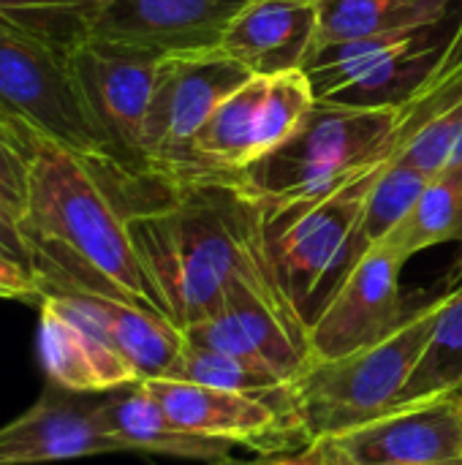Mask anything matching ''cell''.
I'll use <instances>...</instances> for the list:
<instances>
[{
  "label": "cell",
  "mask_w": 462,
  "mask_h": 465,
  "mask_svg": "<svg viewBox=\"0 0 462 465\" xmlns=\"http://www.w3.org/2000/svg\"><path fill=\"white\" fill-rule=\"evenodd\" d=\"M128 229L180 330L223 311L237 283L283 294L267 253L264 207L242 185V174L172 185L166 199L128 218Z\"/></svg>",
  "instance_id": "1"
},
{
  "label": "cell",
  "mask_w": 462,
  "mask_h": 465,
  "mask_svg": "<svg viewBox=\"0 0 462 465\" xmlns=\"http://www.w3.org/2000/svg\"><path fill=\"white\" fill-rule=\"evenodd\" d=\"M19 229L41 297L106 294L166 316L95 161L41 139L30 161V193Z\"/></svg>",
  "instance_id": "2"
},
{
  "label": "cell",
  "mask_w": 462,
  "mask_h": 465,
  "mask_svg": "<svg viewBox=\"0 0 462 465\" xmlns=\"http://www.w3.org/2000/svg\"><path fill=\"white\" fill-rule=\"evenodd\" d=\"M403 147L400 106L316 101L300 131L242 172L264 213L319 199L395 158Z\"/></svg>",
  "instance_id": "3"
},
{
  "label": "cell",
  "mask_w": 462,
  "mask_h": 465,
  "mask_svg": "<svg viewBox=\"0 0 462 465\" xmlns=\"http://www.w3.org/2000/svg\"><path fill=\"white\" fill-rule=\"evenodd\" d=\"M436 316L438 297L408 313L387 338L346 357L305 365L291 379V392L308 439L319 444L389 414L430 343Z\"/></svg>",
  "instance_id": "4"
},
{
  "label": "cell",
  "mask_w": 462,
  "mask_h": 465,
  "mask_svg": "<svg viewBox=\"0 0 462 465\" xmlns=\"http://www.w3.org/2000/svg\"><path fill=\"white\" fill-rule=\"evenodd\" d=\"M460 54L462 3L419 27L316 49L302 71L316 101L368 109L403 106Z\"/></svg>",
  "instance_id": "5"
},
{
  "label": "cell",
  "mask_w": 462,
  "mask_h": 465,
  "mask_svg": "<svg viewBox=\"0 0 462 465\" xmlns=\"http://www.w3.org/2000/svg\"><path fill=\"white\" fill-rule=\"evenodd\" d=\"M381 166L319 199L264 213V240L275 281L305 327L321 313L346 275V253Z\"/></svg>",
  "instance_id": "6"
},
{
  "label": "cell",
  "mask_w": 462,
  "mask_h": 465,
  "mask_svg": "<svg viewBox=\"0 0 462 465\" xmlns=\"http://www.w3.org/2000/svg\"><path fill=\"white\" fill-rule=\"evenodd\" d=\"M0 123L30 150L52 139L106 163L68 71V52L0 16Z\"/></svg>",
  "instance_id": "7"
},
{
  "label": "cell",
  "mask_w": 462,
  "mask_h": 465,
  "mask_svg": "<svg viewBox=\"0 0 462 465\" xmlns=\"http://www.w3.org/2000/svg\"><path fill=\"white\" fill-rule=\"evenodd\" d=\"M251 76L218 49L161 57L144 123V174L169 185L215 177L193 161V139L212 109Z\"/></svg>",
  "instance_id": "8"
},
{
  "label": "cell",
  "mask_w": 462,
  "mask_h": 465,
  "mask_svg": "<svg viewBox=\"0 0 462 465\" xmlns=\"http://www.w3.org/2000/svg\"><path fill=\"white\" fill-rule=\"evenodd\" d=\"M161 54L87 35L68 52L76 98L106 163L144 174V123Z\"/></svg>",
  "instance_id": "9"
},
{
  "label": "cell",
  "mask_w": 462,
  "mask_h": 465,
  "mask_svg": "<svg viewBox=\"0 0 462 465\" xmlns=\"http://www.w3.org/2000/svg\"><path fill=\"white\" fill-rule=\"evenodd\" d=\"M142 384L169 420L188 433L226 441L231 447H248L264 458H280L289 452L305 455L313 447L300 414L272 401L166 376L144 379Z\"/></svg>",
  "instance_id": "10"
},
{
  "label": "cell",
  "mask_w": 462,
  "mask_h": 465,
  "mask_svg": "<svg viewBox=\"0 0 462 465\" xmlns=\"http://www.w3.org/2000/svg\"><path fill=\"white\" fill-rule=\"evenodd\" d=\"M308 327L291 302L251 283H237L215 316L182 330L185 343L229 354L291 381L308 365Z\"/></svg>",
  "instance_id": "11"
},
{
  "label": "cell",
  "mask_w": 462,
  "mask_h": 465,
  "mask_svg": "<svg viewBox=\"0 0 462 465\" xmlns=\"http://www.w3.org/2000/svg\"><path fill=\"white\" fill-rule=\"evenodd\" d=\"M403 267L406 259L384 242L373 245L354 264L308 327V365L359 351L403 324L408 316L400 292Z\"/></svg>",
  "instance_id": "12"
},
{
  "label": "cell",
  "mask_w": 462,
  "mask_h": 465,
  "mask_svg": "<svg viewBox=\"0 0 462 465\" xmlns=\"http://www.w3.org/2000/svg\"><path fill=\"white\" fill-rule=\"evenodd\" d=\"M327 444L357 465H462V392L392 409Z\"/></svg>",
  "instance_id": "13"
},
{
  "label": "cell",
  "mask_w": 462,
  "mask_h": 465,
  "mask_svg": "<svg viewBox=\"0 0 462 465\" xmlns=\"http://www.w3.org/2000/svg\"><path fill=\"white\" fill-rule=\"evenodd\" d=\"M251 0H103L90 35L144 52L182 54L218 49L231 19Z\"/></svg>",
  "instance_id": "14"
},
{
  "label": "cell",
  "mask_w": 462,
  "mask_h": 465,
  "mask_svg": "<svg viewBox=\"0 0 462 465\" xmlns=\"http://www.w3.org/2000/svg\"><path fill=\"white\" fill-rule=\"evenodd\" d=\"M123 452L101 420L98 401L49 387L22 417L0 428V465H38Z\"/></svg>",
  "instance_id": "15"
},
{
  "label": "cell",
  "mask_w": 462,
  "mask_h": 465,
  "mask_svg": "<svg viewBox=\"0 0 462 465\" xmlns=\"http://www.w3.org/2000/svg\"><path fill=\"white\" fill-rule=\"evenodd\" d=\"M87 324L117 349L139 379H161L172 371L182 349V330L155 308L106 294H46L41 297Z\"/></svg>",
  "instance_id": "16"
},
{
  "label": "cell",
  "mask_w": 462,
  "mask_h": 465,
  "mask_svg": "<svg viewBox=\"0 0 462 465\" xmlns=\"http://www.w3.org/2000/svg\"><path fill=\"white\" fill-rule=\"evenodd\" d=\"M319 3L308 0H251L226 27L218 52L248 68L253 76L302 71L313 54Z\"/></svg>",
  "instance_id": "17"
},
{
  "label": "cell",
  "mask_w": 462,
  "mask_h": 465,
  "mask_svg": "<svg viewBox=\"0 0 462 465\" xmlns=\"http://www.w3.org/2000/svg\"><path fill=\"white\" fill-rule=\"evenodd\" d=\"M41 302L38 351L49 381L65 392L101 395L142 381L133 365L98 332L46 300Z\"/></svg>",
  "instance_id": "18"
},
{
  "label": "cell",
  "mask_w": 462,
  "mask_h": 465,
  "mask_svg": "<svg viewBox=\"0 0 462 465\" xmlns=\"http://www.w3.org/2000/svg\"><path fill=\"white\" fill-rule=\"evenodd\" d=\"M98 409L103 428L120 441L123 452L139 450L202 463H215L231 455V444L196 436L174 425L142 381L106 392V398L98 401Z\"/></svg>",
  "instance_id": "19"
},
{
  "label": "cell",
  "mask_w": 462,
  "mask_h": 465,
  "mask_svg": "<svg viewBox=\"0 0 462 465\" xmlns=\"http://www.w3.org/2000/svg\"><path fill=\"white\" fill-rule=\"evenodd\" d=\"M264 76L229 93L193 139V161L207 174H242L259 158V101Z\"/></svg>",
  "instance_id": "20"
},
{
  "label": "cell",
  "mask_w": 462,
  "mask_h": 465,
  "mask_svg": "<svg viewBox=\"0 0 462 465\" xmlns=\"http://www.w3.org/2000/svg\"><path fill=\"white\" fill-rule=\"evenodd\" d=\"M462 0H321L316 49L436 22Z\"/></svg>",
  "instance_id": "21"
},
{
  "label": "cell",
  "mask_w": 462,
  "mask_h": 465,
  "mask_svg": "<svg viewBox=\"0 0 462 465\" xmlns=\"http://www.w3.org/2000/svg\"><path fill=\"white\" fill-rule=\"evenodd\" d=\"M444 242H462V166L430 177L417 204L384 240L406 262Z\"/></svg>",
  "instance_id": "22"
},
{
  "label": "cell",
  "mask_w": 462,
  "mask_h": 465,
  "mask_svg": "<svg viewBox=\"0 0 462 465\" xmlns=\"http://www.w3.org/2000/svg\"><path fill=\"white\" fill-rule=\"evenodd\" d=\"M428 183H430V174H425L417 166H408V163H403L398 158H389L378 169V174L373 177L370 191L365 196L362 215H359V223L354 229L349 253H346V275L354 270V264L373 245L384 242L392 234V229L417 204V199L422 196V191H425Z\"/></svg>",
  "instance_id": "23"
},
{
  "label": "cell",
  "mask_w": 462,
  "mask_h": 465,
  "mask_svg": "<svg viewBox=\"0 0 462 465\" xmlns=\"http://www.w3.org/2000/svg\"><path fill=\"white\" fill-rule=\"evenodd\" d=\"M452 392H462V278L438 294V316L430 343L395 409Z\"/></svg>",
  "instance_id": "24"
},
{
  "label": "cell",
  "mask_w": 462,
  "mask_h": 465,
  "mask_svg": "<svg viewBox=\"0 0 462 465\" xmlns=\"http://www.w3.org/2000/svg\"><path fill=\"white\" fill-rule=\"evenodd\" d=\"M166 379L191 381V384L215 387V390H229V392H245V395H256V398H264V401H272L283 409L297 411L291 381H283V379H278L261 368H253L248 362H240V360L221 354V351H212V349L182 343L180 357L174 360Z\"/></svg>",
  "instance_id": "25"
},
{
  "label": "cell",
  "mask_w": 462,
  "mask_h": 465,
  "mask_svg": "<svg viewBox=\"0 0 462 465\" xmlns=\"http://www.w3.org/2000/svg\"><path fill=\"white\" fill-rule=\"evenodd\" d=\"M103 0H0V16L71 52L90 35Z\"/></svg>",
  "instance_id": "26"
},
{
  "label": "cell",
  "mask_w": 462,
  "mask_h": 465,
  "mask_svg": "<svg viewBox=\"0 0 462 465\" xmlns=\"http://www.w3.org/2000/svg\"><path fill=\"white\" fill-rule=\"evenodd\" d=\"M313 106L316 93L305 71L264 76V93L259 101V158L291 139L308 120Z\"/></svg>",
  "instance_id": "27"
},
{
  "label": "cell",
  "mask_w": 462,
  "mask_h": 465,
  "mask_svg": "<svg viewBox=\"0 0 462 465\" xmlns=\"http://www.w3.org/2000/svg\"><path fill=\"white\" fill-rule=\"evenodd\" d=\"M30 161L33 150L0 123V210H5L16 221L27 210Z\"/></svg>",
  "instance_id": "28"
},
{
  "label": "cell",
  "mask_w": 462,
  "mask_h": 465,
  "mask_svg": "<svg viewBox=\"0 0 462 465\" xmlns=\"http://www.w3.org/2000/svg\"><path fill=\"white\" fill-rule=\"evenodd\" d=\"M0 300H41L33 272L3 251H0Z\"/></svg>",
  "instance_id": "29"
},
{
  "label": "cell",
  "mask_w": 462,
  "mask_h": 465,
  "mask_svg": "<svg viewBox=\"0 0 462 465\" xmlns=\"http://www.w3.org/2000/svg\"><path fill=\"white\" fill-rule=\"evenodd\" d=\"M0 251L8 253L14 262H19L25 270H30V251H27V242L22 237L19 221L11 218L5 210H0Z\"/></svg>",
  "instance_id": "30"
},
{
  "label": "cell",
  "mask_w": 462,
  "mask_h": 465,
  "mask_svg": "<svg viewBox=\"0 0 462 465\" xmlns=\"http://www.w3.org/2000/svg\"><path fill=\"white\" fill-rule=\"evenodd\" d=\"M305 458H308L313 465H357V463H351V460H346V458H343L338 450H332L327 441L313 444V447L305 452Z\"/></svg>",
  "instance_id": "31"
},
{
  "label": "cell",
  "mask_w": 462,
  "mask_h": 465,
  "mask_svg": "<svg viewBox=\"0 0 462 465\" xmlns=\"http://www.w3.org/2000/svg\"><path fill=\"white\" fill-rule=\"evenodd\" d=\"M207 465H313L305 455L300 458H259V460H237V458H223V460H215V463Z\"/></svg>",
  "instance_id": "32"
},
{
  "label": "cell",
  "mask_w": 462,
  "mask_h": 465,
  "mask_svg": "<svg viewBox=\"0 0 462 465\" xmlns=\"http://www.w3.org/2000/svg\"><path fill=\"white\" fill-rule=\"evenodd\" d=\"M462 278V251L460 256H457V262H455V267L449 270V283H457Z\"/></svg>",
  "instance_id": "33"
},
{
  "label": "cell",
  "mask_w": 462,
  "mask_h": 465,
  "mask_svg": "<svg viewBox=\"0 0 462 465\" xmlns=\"http://www.w3.org/2000/svg\"><path fill=\"white\" fill-rule=\"evenodd\" d=\"M455 166H462V139H460V144H457V150H455V155H452V161H449V166H447V169H455Z\"/></svg>",
  "instance_id": "34"
},
{
  "label": "cell",
  "mask_w": 462,
  "mask_h": 465,
  "mask_svg": "<svg viewBox=\"0 0 462 465\" xmlns=\"http://www.w3.org/2000/svg\"><path fill=\"white\" fill-rule=\"evenodd\" d=\"M308 3H321V0H308Z\"/></svg>",
  "instance_id": "35"
}]
</instances>
